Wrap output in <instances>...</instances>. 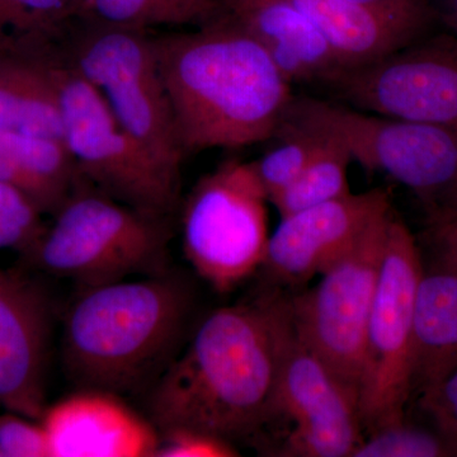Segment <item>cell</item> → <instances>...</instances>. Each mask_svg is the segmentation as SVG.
<instances>
[{"mask_svg":"<svg viewBox=\"0 0 457 457\" xmlns=\"http://www.w3.org/2000/svg\"><path fill=\"white\" fill-rule=\"evenodd\" d=\"M291 299L264 291L210 312L147 396L159 432L188 428L237 445L278 422L279 370Z\"/></svg>","mask_w":457,"mask_h":457,"instance_id":"obj_1","label":"cell"},{"mask_svg":"<svg viewBox=\"0 0 457 457\" xmlns=\"http://www.w3.org/2000/svg\"><path fill=\"white\" fill-rule=\"evenodd\" d=\"M153 41L183 155L272 139L294 95L249 33L218 14Z\"/></svg>","mask_w":457,"mask_h":457,"instance_id":"obj_2","label":"cell"},{"mask_svg":"<svg viewBox=\"0 0 457 457\" xmlns=\"http://www.w3.org/2000/svg\"><path fill=\"white\" fill-rule=\"evenodd\" d=\"M194 296L165 272L82 288L65 312L62 360L78 389L150 392L185 345Z\"/></svg>","mask_w":457,"mask_h":457,"instance_id":"obj_3","label":"cell"},{"mask_svg":"<svg viewBox=\"0 0 457 457\" xmlns=\"http://www.w3.org/2000/svg\"><path fill=\"white\" fill-rule=\"evenodd\" d=\"M80 186L54 215L53 227L29 249L36 263L82 288L167 272V219Z\"/></svg>","mask_w":457,"mask_h":457,"instance_id":"obj_4","label":"cell"},{"mask_svg":"<svg viewBox=\"0 0 457 457\" xmlns=\"http://www.w3.org/2000/svg\"><path fill=\"white\" fill-rule=\"evenodd\" d=\"M281 121L337 141L352 161L398 180L422 203L427 220L457 188L453 129L393 119L306 96H293Z\"/></svg>","mask_w":457,"mask_h":457,"instance_id":"obj_5","label":"cell"},{"mask_svg":"<svg viewBox=\"0 0 457 457\" xmlns=\"http://www.w3.org/2000/svg\"><path fill=\"white\" fill-rule=\"evenodd\" d=\"M56 80L62 140L82 179L131 209L168 219L179 204L180 177L123 130L97 89L65 60L57 59Z\"/></svg>","mask_w":457,"mask_h":457,"instance_id":"obj_6","label":"cell"},{"mask_svg":"<svg viewBox=\"0 0 457 457\" xmlns=\"http://www.w3.org/2000/svg\"><path fill=\"white\" fill-rule=\"evenodd\" d=\"M269 204L253 162H224L192 188L183 207V252L213 290L230 293L261 269Z\"/></svg>","mask_w":457,"mask_h":457,"instance_id":"obj_7","label":"cell"},{"mask_svg":"<svg viewBox=\"0 0 457 457\" xmlns=\"http://www.w3.org/2000/svg\"><path fill=\"white\" fill-rule=\"evenodd\" d=\"M422 270L416 237L394 212L363 350L359 411L368 433L407 418L414 303Z\"/></svg>","mask_w":457,"mask_h":457,"instance_id":"obj_8","label":"cell"},{"mask_svg":"<svg viewBox=\"0 0 457 457\" xmlns=\"http://www.w3.org/2000/svg\"><path fill=\"white\" fill-rule=\"evenodd\" d=\"M104 99L123 130L180 177L177 140L154 41L140 29L84 25L66 57Z\"/></svg>","mask_w":457,"mask_h":457,"instance_id":"obj_9","label":"cell"},{"mask_svg":"<svg viewBox=\"0 0 457 457\" xmlns=\"http://www.w3.org/2000/svg\"><path fill=\"white\" fill-rule=\"evenodd\" d=\"M393 207L376 218L312 290L291 299L297 336L359 402L366 329Z\"/></svg>","mask_w":457,"mask_h":457,"instance_id":"obj_10","label":"cell"},{"mask_svg":"<svg viewBox=\"0 0 457 457\" xmlns=\"http://www.w3.org/2000/svg\"><path fill=\"white\" fill-rule=\"evenodd\" d=\"M326 84L357 110L457 130V35L435 29Z\"/></svg>","mask_w":457,"mask_h":457,"instance_id":"obj_11","label":"cell"},{"mask_svg":"<svg viewBox=\"0 0 457 457\" xmlns=\"http://www.w3.org/2000/svg\"><path fill=\"white\" fill-rule=\"evenodd\" d=\"M278 420L293 425L279 456L351 457L363 440L359 402L299 338L286 343L278 387Z\"/></svg>","mask_w":457,"mask_h":457,"instance_id":"obj_12","label":"cell"},{"mask_svg":"<svg viewBox=\"0 0 457 457\" xmlns=\"http://www.w3.org/2000/svg\"><path fill=\"white\" fill-rule=\"evenodd\" d=\"M390 209L389 192L375 188L286 216L270 237L261 269L279 284H306L323 275Z\"/></svg>","mask_w":457,"mask_h":457,"instance_id":"obj_13","label":"cell"},{"mask_svg":"<svg viewBox=\"0 0 457 457\" xmlns=\"http://www.w3.org/2000/svg\"><path fill=\"white\" fill-rule=\"evenodd\" d=\"M51 336L49 302L37 286L0 269V405L41 420Z\"/></svg>","mask_w":457,"mask_h":457,"instance_id":"obj_14","label":"cell"},{"mask_svg":"<svg viewBox=\"0 0 457 457\" xmlns=\"http://www.w3.org/2000/svg\"><path fill=\"white\" fill-rule=\"evenodd\" d=\"M41 425L50 457L154 456L159 431L122 396L78 389L45 409Z\"/></svg>","mask_w":457,"mask_h":457,"instance_id":"obj_15","label":"cell"},{"mask_svg":"<svg viewBox=\"0 0 457 457\" xmlns=\"http://www.w3.org/2000/svg\"><path fill=\"white\" fill-rule=\"evenodd\" d=\"M314 23L343 69L359 68L438 26L433 14L375 7L356 0H290Z\"/></svg>","mask_w":457,"mask_h":457,"instance_id":"obj_16","label":"cell"},{"mask_svg":"<svg viewBox=\"0 0 457 457\" xmlns=\"http://www.w3.org/2000/svg\"><path fill=\"white\" fill-rule=\"evenodd\" d=\"M218 14L249 33L290 84H326L341 71L317 27L290 0H230Z\"/></svg>","mask_w":457,"mask_h":457,"instance_id":"obj_17","label":"cell"},{"mask_svg":"<svg viewBox=\"0 0 457 457\" xmlns=\"http://www.w3.org/2000/svg\"><path fill=\"white\" fill-rule=\"evenodd\" d=\"M457 371V270L423 266L414 303L411 399L431 392Z\"/></svg>","mask_w":457,"mask_h":457,"instance_id":"obj_18","label":"cell"},{"mask_svg":"<svg viewBox=\"0 0 457 457\" xmlns=\"http://www.w3.org/2000/svg\"><path fill=\"white\" fill-rule=\"evenodd\" d=\"M57 59L0 53V128L62 139Z\"/></svg>","mask_w":457,"mask_h":457,"instance_id":"obj_19","label":"cell"},{"mask_svg":"<svg viewBox=\"0 0 457 457\" xmlns=\"http://www.w3.org/2000/svg\"><path fill=\"white\" fill-rule=\"evenodd\" d=\"M73 0H0V53L50 57L73 21Z\"/></svg>","mask_w":457,"mask_h":457,"instance_id":"obj_20","label":"cell"},{"mask_svg":"<svg viewBox=\"0 0 457 457\" xmlns=\"http://www.w3.org/2000/svg\"><path fill=\"white\" fill-rule=\"evenodd\" d=\"M319 137L321 144L300 176L270 200L281 219L352 194L348 183L350 153L335 140Z\"/></svg>","mask_w":457,"mask_h":457,"instance_id":"obj_21","label":"cell"},{"mask_svg":"<svg viewBox=\"0 0 457 457\" xmlns=\"http://www.w3.org/2000/svg\"><path fill=\"white\" fill-rule=\"evenodd\" d=\"M71 16L83 25L140 31L154 26L204 23L192 0H73Z\"/></svg>","mask_w":457,"mask_h":457,"instance_id":"obj_22","label":"cell"},{"mask_svg":"<svg viewBox=\"0 0 457 457\" xmlns=\"http://www.w3.org/2000/svg\"><path fill=\"white\" fill-rule=\"evenodd\" d=\"M0 152L42 180L62 204L80 186L82 177L62 139L0 128Z\"/></svg>","mask_w":457,"mask_h":457,"instance_id":"obj_23","label":"cell"},{"mask_svg":"<svg viewBox=\"0 0 457 457\" xmlns=\"http://www.w3.org/2000/svg\"><path fill=\"white\" fill-rule=\"evenodd\" d=\"M457 442L432 428L408 422L380 427L368 433L351 457H456Z\"/></svg>","mask_w":457,"mask_h":457,"instance_id":"obj_24","label":"cell"},{"mask_svg":"<svg viewBox=\"0 0 457 457\" xmlns=\"http://www.w3.org/2000/svg\"><path fill=\"white\" fill-rule=\"evenodd\" d=\"M272 139L275 146L253 162L269 201L300 176L321 144L317 135L285 121L279 122Z\"/></svg>","mask_w":457,"mask_h":457,"instance_id":"obj_25","label":"cell"},{"mask_svg":"<svg viewBox=\"0 0 457 457\" xmlns=\"http://www.w3.org/2000/svg\"><path fill=\"white\" fill-rule=\"evenodd\" d=\"M40 215V210L22 192L0 183V251H29L46 230Z\"/></svg>","mask_w":457,"mask_h":457,"instance_id":"obj_26","label":"cell"},{"mask_svg":"<svg viewBox=\"0 0 457 457\" xmlns=\"http://www.w3.org/2000/svg\"><path fill=\"white\" fill-rule=\"evenodd\" d=\"M236 445L188 428L159 432V445L154 456L159 457H233L239 456Z\"/></svg>","mask_w":457,"mask_h":457,"instance_id":"obj_27","label":"cell"},{"mask_svg":"<svg viewBox=\"0 0 457 457\" xmlns=\"http://www.w3.org/2000/svg\"><path fill=\"white\" fill-rule=\"evenodd\" d=\"M20 414L0 416V457H50L44 427Z\"/></svg>","mask_w":457,"mask_h":457,"instance_id":"obj_28","label":"cell"},{"mask_svg":"<svg viewBox=\"0 0 457 457\" xmlns=\"http://www.w3.org/2000/svg\"><path fill=\"white\" fill-rule=\"evenodd\" d=\"M0 183H4V185L16 188L17 191L22 192L36 204L41 213L47 212L55 215L62 206L59 198L42 180L2 152H0Z\"/></svg>","mask_w":457,"mask_h":457,"instance_id":"obj_29","label":"cell"},{"mask_svg":"<svg viewBox=\"0 0 457 457\" xmlns=\"http://www.w3.org/2000/svg\"><path fill=\"white\" fill-rule=\"evenodd\" d=\"M418 404L431 418L433 426L457 442V371L420 396Z\"/></svg>","mask_w":457,"mask_h":457,"instance_id":"obj_30","label":"cell"},{"mask_svg":"<svg viewBox=\"0 0 457 457\" xmlns=\"http://www.w3.org/2000/svg\"><path fill=\"white\" fill-rule=\"evenodd\" d=\"M375 7L394 9V11L411 12V13L433 14L429 0H356Z\"/></svg>","mask_w":457,"mask_h":457,"instance_id":"obj_31","label":"cell"},{"mask_svg":"<svg viewBox=\"0 0 457 457\" xmlns=\"http://www.w3.org/2000/svg\"><path fill=\"white\" fill-rule=\"evenodd\" d=\"M438 25L457 35V0H429Z\"/></svg>","mask_w":457,"mask_h":457,"instance_id":"obj_32","label":"cell"},{"mask_svg":"<svg viewBox=\"0 0 457 457\" xmlns=\"http://www.w3.org/2000/svg\"><path fill=\"white\" fill-rule=\"evenodd\" d=\"M427 233L442 237V239L450 240V242L457 243V219L428 224V231Z\"/></svg>","mask_w":457,"mask_h":457,"instance_id":"obj_33","label":"cell"},{"mask_svg":"<svg viewBox=\"0 0 457 457\" xmlns=\"http://www.w3.org/2000/svg\"><path fill=\"white\" fill-rule=\"evenodd\" d=\"M453 219H457V188L451 195L449 200L446 201V204L431 219H428L427 222L428 224H435V222L453 220Z\"/></svg>","mask_w":457,"mask_h":457,"instance_id":"obj_34","label":"cell"},{"mask_svg":"<svg viewBox=\"0 0 457 457\" xmlns=\"http://www.w3.org/2000/svg\"><path fill=\"white\" fill-rule=\"evenodd\" d=\"M192 2L200 9L201 13L204 14V22H207V21L212 20L230 0H192Z\"/></svg>","mask_w":457,"mask_h":457,"instance_id":"obj_35","label":"cell"},{"mask_svg":"<svg viewBox=\"0 0 457 457\" xmlns=\"http://www.w3.org/2000/svg\"><path fill=\"white\" fill-rule=\"evenodd\" d=\"M0 407H2V405H0Z\"/></svg>","mask_w":457,"mask_h":457,"instance_id":"obj_36","label":"cell"}]
</instances>
